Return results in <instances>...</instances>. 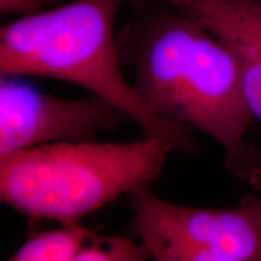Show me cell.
<instances>
[{
    "label": "cell",
    "instance_id": "obj_6",
    "mask_svg": "<svg viewBox=\"0 0 261 261\" xmlns=\"http://www.w3.org/2000/svg\"><path fill=\"white\" fill-rule=\"evenodd\" d=\"M226 45L261 54V0H168Z\"/></svg>",
    "mask_w": 261,
    "mask_h": 261
},
{
    "label": "cell",
    "instance_id": "obj_5",
    "mask_svg": "<svg viewBox=\"0 0 261 261\" xmlns=\"http://www.w3.org/2000/svg\"><path fill=\"white\" fill-rule=\"evenodd\" d=\"M127 119L97 96L67 99L40 92L16 76L0 80V156L67 142L97 140Z\"/></svg>",
    "mask_w": 261,
    "mask_h": 261
},
{
    "label": "cell",
    "instance_id": "obj_1",
    "mask_svg": "<svg viewBox=\"0 0 261 261\" xmlns=\"http://www.w3.org/2000/svg\"><path fill=\"white\" fill-rule=\"evenodd\" d=\"M130 8L116 38L137 92L160 115L215 140L227 171L247 181L256 154L246 140L254 116L236 55L168 0H139Z\"/></svg>",
    "mask_w": 261,
    "mask_h": 261
},
{
    "label": "cell",
    "instance_id": "obj_7",
    "mask_svg": "<svg viewBox=\"0 0 261 261\" xmlns=\"http://www.w3.org/2000/svg\"><path fill=\"white\" fill-rule=\"evenodd\" d=\"M94 233L76 223H60L51 230L33 231L10 255V261H77L85 244Z\"/></svg>",
    "mask_w": 261,
    "mask_h": 261
},
{
    "label": "cell",
    "instance_id": "obj_3",
    "mask_svg": "<svg viewBox=\"0 0 261 261\" xmlns=\"http://www.w3.org/2000/svg\"><path fill=\"white\" fill-rule=\"evenodd\" d=\"M174 146L143 136L126 143L67 142L0 156V201L32 221L76 223L161 177Z\"/></svg>",
    "mask_w": 261,
    "mask_h": 261
},
{
    "label": "cell",
    "instance_id": "obj_4",
    "mask_svg": "<svg viewBox=\"0 0 261 261\" xmlns=\"http://www.w3.org/2000/svg\"><path fill=\"white\" fill-rule=\"evenodd\" d=\"M130 232L156 261H261V195L237 207L207 208L160 198L150 185L127 195Z\"/></svg>",
    "mask_w": 261,
    "mask_h": 261
},
{
    "label": "cell",
    "instance_id": "obj_9",
    "mask_svg": "<svg viewBox=\"0 0 261 261\" xmlns=\"http://www.w3.org/2000/svg\"><path fill=\"white\" fill-rule=\"evenodd\" d=\"M150 259L143 243L126 236H104L96 231L85 244L77 261H143Z\"/></svg>",
    "mask_w": 261,
    "mask_h": 261
},
{
    "label": "cell",
    "instance_id": "obj_8",
    "mask_svg": "<svg viewBox=\"0 0 261 261\" xmlns=\"http://www.w3.org/2000/svg\"><path fill=\"white\" fill-rule=\"evenodd\" d=\"M236 55L242 70L244 94L253 116L261 123V54L242 45H227ZM255 190H261V146L256 149L253 167L247 180Z\"/></svg>",
    "mask_w": 261,
    "mask_h": 261
},
{
    "label": "cell",
    "instance_id": "obj_10",
    "mask_svg": "<svg viewBox=\"0 0 261 261\" xmlns=\"http://www.w3.org/2000/svg\"><path fill=\"white\" fill-rule=\"evenodd\" d=\"M22 2H23L25 9V15H31L37 11H40L42 6L50 4V3L62 2V0H22Z\"/></svg>",
    "mask_w": 261,
    "mask_h": 261
},
{
    "label": "cell",
    "instance_id": "obj_2",
    "mask_svg": "<svg viewBox=\"0 0 261 261\" xmlns=\"http://www.w3.org/2000/svg\"><path fill=\"white\" fill-rule=\"evenodd\" d=\"M139 0H75L19 16L0 31V76H39L90 91L175 151H195L192 130L155 112L121 69L115 22Z\"/></svg>",
    "mask_w": 261,
    "mask_h": 261
}]
</instances>
